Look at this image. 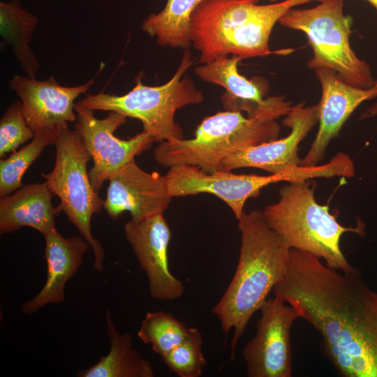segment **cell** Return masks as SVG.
Wrapping results in <instances>:
<instances>
[{
  "mask_svg": "<svg viewBox=\"0 0 377 377\" xmlns=\"http://www.w3.org/2000/svg\"><path fill=\"white\" fill-rule=\"evenodd\" d=\"M321 337V348L344 377H377V291L360 272L346 273L313 254L290 249L273 289Z\"/></svg>",
  "mask_w": 377,
  "mask_h": 377,
  "instance_id": "cell-1",
  "label": "cell"
},
{
  "mask_svg": "<svg viewBox=\"0 0 377 377\" xmlns=\"http://www.w3.org/2000/svg\"><path fill=\"white\" fill-rule=\"evenodd\" d=\"M239 257L234 276L212 308L222 330H233L231 355L253 315L286 274L290 248L265 221L263 211L244 212L238 219Z\"/></svg>",
  "mask_w": 377,
  "mask_h": 377,
  "instance_id": "cell-2",
  "label": "cell"
},
{
  "mask_svg": "<svg viewBox=\"0 0 377 377\" xmlns=\"http://www.w3.org/2000/svg\"><path fill=\"white\" fill-rule=\"evenodd\" d=\"M204 0L191 15V41L201 64L228 57L241 59L273 53L269 38L275 24L293 7L321 0Z\"/></svg>",
  "mask_w": 377,
  "mask_h": 377,
  "instance_id": "cell-3",
  "label": "cell"
},
{
  "mask_svg": "<svg viewBox=\"0 0 377 377\" xmlns=\"http://www.w3.org/2000/svg\"><path fill=\"white\" fill-rule=\"evenodd\" d=\"M290 110L277 109L253 117H244L240 111L218 112L200 122L193 138L161 142L154 158L163 167L186 164L207 173L219 170L229 156L277 139L281 128L276 119Z\"/></svg>",
  "mask_w": 377,
  "mask_h": 377,
  "instance_id": "cell-4",
  "label": "cell"
},
{
  "mask_svg": "<svg viewBox=\"0 0 377 377\" xmlns=\"http://www.w3.org/2000/svg\"><path fill=\"white\" fill-rule=\"evenodd\" d=\"M313 182H290L279 190V200L263 211L265 221L290 249L323 259L325 264L346 273L359 271L347 260L341 249L342 235L348 232L364 235V226L341 225L327 205L317 202Z\"/></svg>",
  "mask_w": 377,
  "mask_h": 377,
  "instance_id": "cell-5",
  "label": "cell"
},
{
  "mask_svg": "<svg viewBox=\"0 0 377 377\" xmlns=\"http://www.w3.org/2000/svg\"><path fill=\"white\" fill-rule=\"evenodd\" d=\"M191 53L185 50L173 77L165 84L151 87L142 82V75L135 80V87L128 93L117 96L101 91L87 94L76 104L92 110L115 112L140 120L143 130L156 141L184 139L183 130L175 121L176 111L204 100L203 93L196 88L188 75H184L192 65Z\"/></svg>",
  "mask_w": 377,
  "mask_h": 377,
  "instance_id": "cell-6",
  "label": "cell"
},
{
  "mask_svg": "<svg viewBox=\"0 0 377 377\" xmlns=\"http://www.w3.org/2000/svg\"><path fill=\"white\" fill-rule=\"evenodd\" d=\"M343 7V0H324L311 8H291L279 22L306 34L313 52L308 62L310 68H326L348 84L370 88L376 82L369 64L350 45L353 20L344 15Z\"/></svg>",
  "mask_w": 377,
  "mask_h": 377,
  "instance_id": "cell-7",
  "label": "cell"
},
{
  "mask_svg": "<svg viewBox=\"0 0 377 377\" xmlns=\"http://www.w3.org/2000/svg\"><path fill=\"white\" fill-rule=\"evenodd\" d=\"M54 130V166L50 173L41 175L53 195L60 200L57 207L59 213L66 214L91 247L94 256L93 268L101 271L105 252L101 244L92 235L91 220L94 214L101 212L104 200L94 188L87 170L91 157L75 129H70L66 124Z\"/></svg>",
  "mask_w": 377,
  "mask_h": 377,
  "instance_id": "cell-8",
  "label": "cell"
},
{
  "mask_svg": "<svg viewBox=\"0 0 377 377\" xmlns=\"http://www.w3.org/2000/svg\"><path fill=\"white\" fill-rule=\"evenodd\" d=\"M75 130L82 138L93 161L89 171L91 184L98 192L103 184L117 170L150 149L154 138L145 131L128 139L114 135L116 130L126 122V117L110 112L104 119H97L94 110L75 104Z\"/></svg>",
  "mask_w": 377,
  "mask_h": 377,
  "instance_id": "cell-9",
  "label": "cell"
},
{
  "mask_svg": "<svg viewBox=\"0 0 377 377\" xmlns=\"http://www.w3.org/2000/svg\"><path fill=\"white\" fill-rule=\"evenodd\" d=\"M259 311L256 334L242 350L247 376L291 377L290 330L300 316L277 295L267 299Z\"/></svg>",
  "mask_w": 377,
  "mask_h": 377,
  "instance_id": "cell-10",
  "label": "cell"
},
{
  "mask_svg": "<svg viewBox=\"0 0 377 377\" xmlns=\"http://www.w3.org/2000/svg\"><path fill=\"white\" fill-rule=\"evenodd\" d=\"M165 177L172 198L212 194L228 205L237 220L244 212L249 198L258 196L260 190L270 184L288 182L291 177L288 172L269 175H237L228 170L207 173L197 166L186 164L170 167Z\"/></svg>",
  "mask_w": 377,
  "mask_h": 377,
  "instance_id": "cell-11",
  "label": "cell"
},
{
  "mask_svg": "<svg viewBox=\"0 0 377 377\" xmlns=\"http://www.w3.org/2000/svg\"><path fill=\"white\" fill-rule=\"evenodd\" d=\"M125 236L145 272L151 296L161 301L179 298L183 283L170 271L168 247L171 232L163 213L124 224Z\"/></svg>",
  "mask_w": 377,
  "mask_h": 377,
  "instance_id": "cell-12",
  "label": "cell"
},
{
  "mask_svg": "<svg viewBox=\"0 0 377 377\" xmlns=\"http://www.w3.org/2000/svg\"><path fill=\"white\" fill-rule=\"evenodd\" d=\"M104 66L101 63L97 73L78 86L60 85L52 75L45 80H37L15 75L9 82V88L20 98L24 119L34 133L43 128L55 129L76 121L75 100L88 91Z\"/></svg>",
  "mask_w": 377,
  "mask_h": 377,
  "instance_id": "cell-13",
  "label": "cell"
},
{
  "mask_svg": "<svg viewBox=\"0 0 377 377\" xmlns=\"http://www.w3.org/2000/svg\"><path fill=\"white\" fill-rule=\"evenodd\" d=\"M108 181L103 208L112 219L128 212L132 220L140 221L163 213L171 201L165 175L142 170L134 159L113 173Z\"/></svg>",
  "mask_w": 377,
  "mask_h": 377,
  "instance_id": "cell-14",
  "label": "cell"
},
{
  "mask_svg": "<svg viewBox=\"0 0 377 377\" xmlns=\"http://www.w3.org/2000/svg\"><path fill=\"white\" fill-rule=\"evenodd\" d=\"M318 122V104L305 106L304 101L291 107L283 124L290 128L283 138L249 147L229 156L221 163L219 170L254 168L271 174L290 170L300 165L299 144Z\"/></svg>",
  "mask_w": 377,
  "mask_h": 377,
  "instance_id": "cell-15",
  "label": "cell"
},
{
  "mask_svg": "<svg viewBox=\"0 0 377 377\" xmlns=\"http://www.w3.org/2000/svg\"><path fill=\"white\" fill-rule=\"evenodd\" d=\"M322 96L318 104V130L300 165L313 166L324 158L327 147L336 138L344 123L364 101L377 97V82L370 88L348 84L326 68L315 70Z\"/></svg>",
  "mask_w": 377,
  "mask_h": 377,
  "instance_id": "cell-16",
  "label": "cell"
},
{
  "mask_svg": "<svg viewBox=\"0 0 377 377\" xmlns=\"http://www.w3.org/2000/svg\"><path fill=\"white\" fill-rule=\"evenodd\" d=\"M240 60L236 56L216 59L195 67L194 73L204 82L220 85L226 89L221 97L226 110L245 111L247 116L253 117L288 104L283 96L264 99L263 89L255 81L239 73L237 66Z\"/></svg>",
  "mask_w": 377,
  "mask_h": 377,
  "instance_id": "cell-17",
  "label": "cell"
},
{
  "mask_svg": "<svg viewBox=\"0 0 377 377\" xmlns=\"http://www.w3.org/2000/svg\"><path fill=\"white\" fill-rule=\"evenodd\" d=\"M44 237L47 278L40 291L22 304L21 309L25 314L64 301L65 285L77 273L90 246L82 235L64 238L56 228Z\"/></svg>",
  "mask_w": 377,
  "mask_h": 377,
  "instance_id": "cell-18",
  "label": "cell"
},
{
  "mask_svg": "<svg viewBox=\"0 0 377 377\" xmlns=\"http://www.w3.org/2000/svg\"><path fill=\"white\" fill-rule=\"evenodd\" d=\"M53 194L46 182L29 184L14 193L1 197L0 232L10 234L22 227L32 228L43 236L55 229Z\"/></svg>",
  "mask_w": 377,
  "mask_h": 377,
  "instance_id": "cell-19",
  "label": "cell"
},
{
  "mask_svg": "<svg viewBox=\"0 0 377 377\" xmlns=\"http://www.w3.org/2000/svg\"><path fill=\"white\" fill-rule=\"evenodd\" d=\"M110 339L109 353L87 369L78 371V377H153L151 362L136 350L129 333H119L109 311L106 317Z\"/></svg>",
  "mask_w": 377,
  "mask_h": 377,
  "instance_id": "cell-20",
  "label": "cell"
},
{
  "mask_svg": "<svg viewBox=\"0 0 377 377\" xmlns=\"http://www.w3.org/2000/svg\"><path fill=\"white\" fill-rule=\"evenodd\" d=\"M40 20L25 9L20 1H0V35L12 48L13 54L27 76L36 78L40 64L31 43Z\"/></svg>",
  "mask_w": 377,
  "mask_h": 377,
  "instance_id": "cell-21",
  "label": "cell"
},
{
  "mask_svg": "<svg viewBox=\"0 0 377 377\" xmlns=\"http://www.w3.org/2000/svg\"><path fill=\"white\" fill-rule=\"evenodd\" d=\"M204 0H168L163 9L151 13L142 22V30L156 38L158 45L188 50L191 45V15Z\"/></svg>",
  "mask_w": 377,
  "mask_h": 377,
  "instance_id": "cell-22",
  "label": "cell"
},
{
  "mask_svg": "<svg viewBox=\"0 0 377 377\" xmlns=\"http://www.w3.org/2000/svg\"><path fill=\"white\" fill-rule=\"evenodd\" d=\"M54 129L43 128L35 132L31 141L0 161V196L12 193L22 186V179L29 167L47 146L55 145Z\"/></svg>",
  "mask_w": 377,
  "mask_h": 377,
  "instance_id": "cell-23",
  "label": "cell"
},
{
  "mask_svg": "<svg viewBox=\"0 0 377 377\" xmlns=\"http://www.w3.org/2000/svg\"><path fill=\"white\" fill-rule=\"evenodd\" d=\"M190 327L172 313L159 311L147 312L138 332V337L162 357L187 337Z\"/></svg>",
  "mask_w": 377,
  "mask_h": 377,
  "instance_id": "cell-24",
  "label": "cell"
},
{
  "mask_svg": "<svg viewBox=\"0 0 377 377\" xmlns=\"http://www.w3.org/2000/svg\"><path fill=\"white\" fill-rule=\"evenodd\" d=\"M202 337L195 327H190L185 340L162 357L165 365L180 377H198L206 364L202 351Z\"/></svg>",
  "mask_w": 377,
  "mask_h": 377,
  "instance_id": "cell-25",
  "label": "cell"
},
{
  "mask_svg": "<svg viewBox=\"0 0 377 377\" xmlns=\"http://www.w3.org/2000/svg\"><path fill=\"white\" fill-rule=\"evenodd\" d=\"M34 134L24 119L22 102L13 103L0 119V156L32 140Z\"/></svg>",
  "mask_w": 377,
  "mask_h": 377,
  "instance_id": "cell-26",
  "label": "cell"
},
{
  "mask_svg": "<svg viewBox=\"0 0 377 377\" xmlns=\"http://www.w3.org/2000/svg\"><path fill=\"white\" fill-rule=\"evenodd\" d=\"M377 114V104L371 108L364 114V117H369Z\"/></svg>",
  "mask_w": 377,
  "mask_h": 377,
  "instance_id": "cell-27",
  "label": "cell"
},
{
  "mask_svg": "<svg viewBox=\"0 0 377 377\" xmlns=\"http://www.w3.org/2000/svg\"><path fill=\"white\" fill-rule=\"evenodd\" d=\"M369 1L377 10V0H367Z\"/></svg>",
  "mask_w": 377,
  "mask_h": 377,
  "instance_id": "cell-28",
  "label": "cell"
},
{
  "mask_svg": "<svg viewBox=\"0 0 377 377\" xmlns=\"http://www.w3.org/2000/svg\"><path fill=\"white\" fill-rule=\"evenodd\" d=\"M270 1H278V0H270Z\"/></svg>",
  "mask_w": 377,
  "mask_h": 377,
  "instance_id": "cell-29",
  "label": "cell"
}]
</instances>
